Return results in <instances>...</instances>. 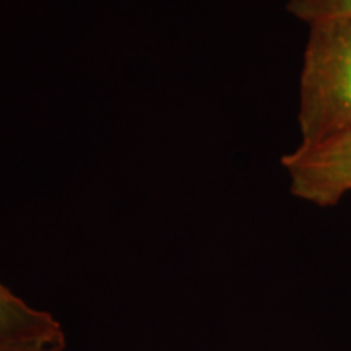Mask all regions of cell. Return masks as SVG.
I'll list each match as a JSON object with an SVG mask.
<instances>
[{
    "mask_svg": "<svg viewBox=\"0 0 351 351\" xmlns=\"http://www.w3.org/2000/svg\"><path fill=\"white\" fill-rule=\"evenodd\" d=\"M298 121L301 143L351 127V19L309 23Z\"/></svg>",
    "mask_w": 351,
    "mask_h": 351,
    "instance_id": "cell-1",
    "label": "cell"
},
{
    "mask_svg": "<svg viewBox=\"0 0 351 351\" xmlns=\"http://www.w3.org/2000/svg\"><path fill=\"white\" fill-rule=\"evenodd\" d=\"M291 194L317 207H332L351 192V127L314 143H301L282 158Z\"/></svg>",
    "mask_w": 351,
    "mask_h": 351,
    "instance_id": "cell-2",
    "label": "cell"
},
{
    "mask_svg": "<svg viewBox=\"0 0 351 351\" xmlns=\"http://www.w3.org/2000/svg\"><path fill=\"white\" fill-rule=\"evenodd\" d=\"M0 343L64 351L67 335L60 320L28 304L0 282Z\"/></svg>",
    "mask_w": 351,
    "mask_h": 351,
    "instance_id": "cell-3",
    "label": "cell"
},
{
    "mask_svg": "<svg viewBox=\"0 0 351 351\" xmlns=\"http://www.w3.org/2000/svg\"><path fill=\"white\" fill-rule=\"evenodd\" d=\"M287 8L307 25L319 20L351 19V0H289Z\"/></svg>",
    "mask_w": 351,
    "mask_h": 351,
    "instance_id": "cell-4",
    "label": "cell"
},
{
    "mask_svg": "<svg viewBox=\"0 0 351 351\" xmlns=\"http://www.w3.org/2000/svg\"><path fill=\"white\" fill-rule=\"evenodd\" d=\"M0 351H46V350L34 348V346H20V345L0 343Z\"/></svg>",
    "mask_w": 351,
    "mask_h": 351,
    "instance_id": "cell-5",
    "label": "cell"
}]
</instances>
